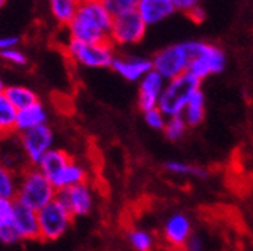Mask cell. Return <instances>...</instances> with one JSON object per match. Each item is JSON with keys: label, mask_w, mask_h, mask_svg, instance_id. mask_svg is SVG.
Wrapping results in <instances>:
<instances>
[{"label": "cell", "mask_w": 253, "mask_h": 251, "mask_svg": "<svg viewBox=\"0 0 253 251\" xmlns=\"http://www.w3.org/2000/svg\"><path fill=\"white\" fill-rule=\"evenodd\" d=\"M80 2H98V0H80Z\"/></svg>", "instance_id": "obj_39"}, {"label": "cell", "mask_w": 253, "mask_h": 251, "mask_svg": "<svg viewBox=\"0 0 253 251\" xmlns=\"http://www.w3.org/2000/svg\"><path fill=\"white\" fill-rule=\"evenodd\" d=\"M57 190L53 182L35 166H29L18 175V188L15 200L40 211L56 199Z\"/></svg>", "instance_id": "obj_2"}, {"label": "cell", "mask_w": 253, "mask_h": 251, "mask_svg": "<svg viewBox=\"0 0 253 251\" xmlns=\"http://www.w3.org/2000/svg\"><path fill=\"white\" fill-rule=\"evenodd\" d=\"M193 54V41H184L158 50L152 57V70L166 81L188 72L190 60Z\"/></svg>", "instance_id": "obj_4"}, {"label": "cell", "mask_w": 253, "mask_h": 251, "mask_svg": "<svg viewBox=\"0 0 253 251\" xmlns=\"http://www.w3.org/2000/svg\"><path fill=\"white\" fill-rule=\"evenodd\" d=\"M48 123V113L47 108L41 104H32L23 110L17 111V119H15V133L23 134L26 131L35 130L38 127Z\"/></svg>", "instance_id": "obj_17"}, {"label": "cell", "mask_w": 253, "mask_h": 251, "mask_svg": "<svg viewBox=\"0 0 253 251\" xmlns=\"http://www.w3.org/2000/svg\"><path fill=\"white\" fill-rule=\"evenodd\" d=\"M113 23L112 12L98 2H80L74 20L65 27L67 36L80 42H104L109 41Z\"/></svg>", "instance_id": "obj_1"}, {"label": "cell", "mask_w": 253, "mask_h": 251, "mask_svg": "<svg viewBox=\"0 0 253 251\" xmlns=\"http://www.w3.org/2000/svg\"><path fill=\"white\" fill-rule=\"evenodd\" d=\"M40 221V239L57 241L65 235L73 226L74 216L70 211L56 199L38 211Z\"/></svg>", "instance_id": "obj_8"}, {"label": "cell", "mask_w": 253, "mask_h": 251, "mask_svg": "<svg viewBox=\"0 0 253 251\" xmlns=\"http://www.w3.org/2000/svg\"><path fill=\"white\" fill-rule=\"evenodd\" d=\"M0 57H2L5 62L15 67H24L27 65V57L23 51H20L18 48H8L0 51Z\"/></svg>", "instance_id": "obj_32"}, {"label": "cell", "mask_w": 253, "mask_h": 251, "mask_svg": "<svg viewBox=\"0 0 253 251\" xmlns=\"http://www.w3.org/2000/svg\"><path fill=\"white\" fill-rule=\"evenodd\" d=\"M101 2L115 17V15H119L126 11H133L136 8L137 0H101Z\"/></svg>", "instance_id": "obj_31"}, {"label": "cell", "mask_w": 253, "mask_h": 251, "mask_svg": "<svg viewBox=\"0 0 253 251\" xmlns=\"http://www.w3.org/2000/svg\"><path fill=\"white\" fill-rule=\"evenodd\" d=\"M83 182H87V170L82 163L73 158L54 178L53 185L56 186L57 191H60V190H67V188H71Z\"/></svg>", "instance_id": "obj_18"}, {"label": "cell", "mask_w": 253, "mask_h": 251, "mask_svg": "<svg viewBox=\"0 0 253 251\" xmlns=\"http://www.w3.org/2000/svg\"><path fill=\"white\" fill-rule=\"evenodd\" d=\"M18 136L30 166L37 167L42 156L54 147V133L48 123Z\"/></svg>", "instance_id": "obj_9"}, {"label": "cell", "mask_w": 253, "mask_h": 251, "mask_svg": "<svg viewBox=\"0 0 253 251\" xmlns=\"http://www.w3.org/2000/svg\"><path fill=\"white\" fill-rule=\"evenodd\" d=\"M181 116L184 117L185 123L188 125V128L199 127V125L204 122V119H205V93L202 92V89H199L193 93Z\"/></svg>", "instance_id": "obj_20"}, {"label": "cell", "mask_w": 253, "mask_h": 251, "mask_svg": "<svg viewBox=\"0 0 253 251\" xmlns=\"http://www.w3.org/2000/svg\"><path fill=\"white\" fill-rule=\"evenodd\" d=\"M165 169L175 176H195L198 179H207L208 178V172L204 167L190 164L185 161L170 160V161L165 163Z\"/></svg>", "instance_id": "obj_25"}, {"label": "cell", "mask_w": 253, "mask_h": 251, "mask_svg": "<svg viewBox=\"0 0 253 251\" xmlns=\"http://www.w3.org/2000/svg\"><path fill=\"white\" fill-rule=\"evenodd\" d=\"M199 89H201V80L193 77L190 72H185L173 80H169L162 93L158 108L168 117L181 116L192 95Z\"/></svg>", "instance_id": "obj_5"}, {"label": "cell", "mask_w": 253, "mask_h": 251, "mask_svg": "<svg viewBox=\"0 0 253 251\" xmlns=\"http://www.w3.org/2000/svg\"><path fill=\"white\" fill-rule=\"evenodd\" d=\"M14 229L21 242L40 239V221L38 211L32 209L15 200L14 208Z\"/></svg>", "instance_id": "obj_15"}, {"label": "cell", "mask_w": 253, "mask_h": 251, "mask_svg": "<svg viewBox=\"0 0 253 251\" xmlns=\"http://www.w3.org/2000/svg\"><path fill=\"white\" fill-rule=\"evenodd\" d=\"M14 208L15 200L0 199V227L14 226Z\"/></svg>", "instance_id": "obj_29"}, {"label": "cell", "mask_w": 253, "mask_h": 251, "mask_svg": "<svg viewBox=\"0 0 253 251\" xmlns=\"http://www.w3.org/2000/svg\"><path fill=\"white\" fill-rule=\"evenodd\" d=\"M148 32V26L143 23L140 15L133 9L113 17L110 27L109 41L116 47H131L143 41Z\"/></svg>", "instance_id": "obj_7"}, {"label": "cell", "mask_w": 253, "mask_h": 251, "mask_svg": "<svg viewBox=\"0 0 253 251\" xmlns=\"http://www.w3.org/2000/svg\"><path fill=\"white\" fill-rule=\"evenodd\" d=\"M21 242L14 226L12 227H0V244H5V245H14Z\"/></svg>", "instance_id": "obj_33"}, {"label": "cell", "mask_w": 253, "mask_h": 251, "mask_svg": "<svg viewBox=\"0 0 253 251\" xmlns=\"http://www.w3.org/2000/svg\"><path fill=\"white\" fill-rule=\"evenodd\" d=\"M166 80L157 71H149L140 81H139V97L137 106L145 113L152 108L158 107L162 93L166 87Z\"/></svg>", "instance_id": "obj_13"}, {"label": "cell", "mask_w": 253, "mask_h": 251, "mask_svg": "<svg viewBox=\"0 0 253 251\" xmlns=\"http://www.w3.org/2000/svg\"><path fill=\"white\" fill-rule=\"evenodd\" d=\"M17 36H0V51L8 50V48H15L18 44Z\"/></svg>", "instance_id": "obj_35"}, {"label": "cell", "mask_w": 253, "mask_h": 251, "mask_svg": "<svg viewBox=\"0 0 253 251\" xmlns=\"http://www.w3.org/2000/svg\"><path fill=\"white\" fill-rule=\"evenodd\" d=\"M185 251H207L208 250V239L204 232L201 230H193L190 235L187 242L182 247Z\"/></svg>", "instance_id": "obj_30"}, {"label": "cell", "mask_w": 253, "mask_h": 251, "mask_svg": "<svg viewBox=\"0 0 253 251\" xmlns=\"http://www.w3.org/2000/svg\"><path fill=\"white\" fill-rule=\"evenodd\" d=\"M80 0H48L51 17L63 27H67L79 11Z\"/></svg>", "instance_id": "obj_22"}, {"label": "cell", "mask_w": 253, "mask_h": 251, "mask_svg": "<svg viewBox=\"0 0 253 251\" xmlns=\"http://www.w3.org/2000/svg\"><path fill=\"white\" fill-rule=\"evenodd\" d=\"M170 2L173 3L176 11H181L187 15L201 5V0H170Z\"/></svg>", "instance_id": "obj_34"}, {"label": "cell", "mask_w": 253, "mask_h": 251, "mask_svg": "<svg viewBox=\"0 0 253 251\" xmlns=\"http://www.w3.org/2000/svg\"><path fill=\"white\" fill-rule=\"evenodd\" d=\"M18 188V175L0 164V199L15 200Z\"/></svg>", "instance_id": "obj_26"}, {"label": "cell", "mask_w": 253, "mask_h": 251, "mask_svg": "<svg viewBox=\"0 0 253 251\" xmlns=\"http://www.w3.org/2000/svg\"><path fill=\"white\" fill-rule=\"evenodd\" d=\"M126 239L134 251H152L155 247V236L146 229H130L126 233Z\"/></svg>", "instance_id": "obj_24"}, {"label": "cell", "mask_w": 253, "mask_h": 251, "mask_svg": "<svg viewBox=\"0 0 253 251\" xmlns=\"http://www.w3.org/2000/svg\"><path fill=\"white\" fill-rule=\"evenodd\" d=\"M62 48L73 64L89 70L110 68L116 56L115 47L110 44V41L80 42L67 36V41L62 44Z\"/></svg>", "instance_id": "obj_3"}, {"label": "cell", "mask_w": 253, "mask_h": 251, "mask_svg": "<svg viewBox=\"0 0 253 251\" xmlns=\"http://www.w3.org/2000/svg\"><path fill=\"white\" fill-rule=\"evenodd\" d=\"M188 17L192 18L193 21H196V23H202L204 20H205V11L202 9V6L199 5L198 8H195L192 12L188 14Z\"/></svg>", "instance_id": "obj_36"}, {"label": "cell", "mask_w": 253, "mask_h": 251, "mask_svg": "<svg viewBox=\"0 0 253 251\" xmlns=\"http://www.w3.org/2000/svg\"><path fill=\"white\" fill-rule=\"evenodd\" d=\"M71 160H73V156L68 152H65L63 149L53 147L50 152H47L42 156L41 161L38 163L37 167L53 182L54 178L60 173V170L65 167Z\"/></svg>", "instance_id": "obj_19"}, {"label": "cell", "mask_w": 253, "mask_h": 251, "mask_svg": "<svg viewBox=\"0 0 253 251\" xmlns=\"http://www.w3.org/2000/svg\"><path fill=\"white\" fill-rule=\"evenodd\" d=\"M5 90H6V84H5V81L2 80V77H0V97L5 95Z\"/></svg>", "instance_id": "obj_37"}, {"label": "cell", "mask_w": 253, "mask_h": 251, "mask_svg": "<svg viewBox=\"0 0 253 251\" xmlns=\"http://www.w3.org/2000/svg\"><path fill=\"white\" fill-rule=\"evenodd\" d=\"M56 200L65 206L74 218L86 216L92 212L95 205L93 188L89 185V182H83L67 188V190L57 191Z\"/></svg>", "instance_id": "obj_10"}, {"label": "cell", "mask_w": 253, "mask_h": 251, "mask_svg": "<svg viewBox=\"0 0 253 251\" xmlns=\"http://www.w3.org/2000/svg\"><path fill=\"white\" fill-rule=\"evenodd\" d=\"M193 224L192 219L188 218L187 214L184 212H172L163 223L162 233L163 239L172 245V247H184L190 235L193 233Z\"/></svg>", "instance_id": "obj_14"}, {"label": "cell", "mask_w": 253, "mask_h": 251, "mask_svg": "<svg viewBox=\"0 0 253 251\" xmlns=\"http://www.w3.org/2000/svg\"><path fill=\"white\" fill-rule=\"evenodd\" d=\"M5 97L15 107L17 111L23 110V108H26V107H29L32 104L40 103V98H38L35 90H32L27 86H20V84L6 86Z\"/></svg>", "instance_id": "obj_21"}, {"label": "cell", "mask_w": 253, "mask_h": 251, "mask_svg": "<svg viewBox=\"0 0 253 251\" xmlns=\"http://www.w3.org/2000/svg\"><path fill=\"white\" fill-rule=\"evenodd\" d=\"M6 2H8V0H0V9H2L6 5Z\"/></svg>", "instance_id": "obj_38"}, {"label": "cell", "mask_w": 253, "mask_h": 251, "mask_svg": "<svg viewBox=\"0 0 253 251\" xmlns=\"http://www.w3.org/2000/svg\"><path fill=\"white\" fill-rule=\"evenodd\" d=\"M0 164H3L6 169L12 170L17 175H20L30 166L23 150L20 136L17 133L0 137Z\"/></svg>", "instance_id": "obj_12"}, {"label": "cell", "mask_w": 253, "mask_h": 251, "mask_svg": "<svg viewBox=\"0 0 253 251\" xmlns=\"http://www.w3.org/2000/svg\"><path fill=\"white\" fill-rule=\"evenodd\" d=\"M188 131V125L185 123L182 116H173V117H168V122L165 125L163 134L169 142H179L181 139L185 137Z\"/></svg>", "instance_id": "obj_27"}, {"label": "cell", "mask_w": 253, "mask_h": 251, "mask_svg": "<svg viewBox=\"0 0 253 251\" xmlns=\"http://www.w3.org/2000/svg\"><path fill=\"white\" fill-rule=\"evenodd\" d=\"M17 110L6 100L5 95L0 97V137L15 133Z\"/></svg>", "instance_id": "obj_23"}, {"label": "cell", "mask_w": 253, "mask_h": 251, "mask_svg": "<svg viewBox=\"0 0 253 251\" xmlns=\"http://www.w3.org/2000/svg\"><path fill=\"white\" fill-rule=\"evenodd\" d=\"M119 77L130 83H139L149 71H152V60L139 54H116L110 67Z\"/></svg>", "instance_id": "obj_11"}, {"label": "cell", "mask_w": 253, "mask_h": 251, "mask_svg": "<svg viewBox=\"0 0 253 251\" xmlns=\"http://www.w3.org/2000/svg\"><path fill=\"white\" fill-rule=\"evenodd\" d=\"M143 119H145V123L148 127L154 131H163L165 130V125L168 122V116L160 110V108H152L149 111H145L143 113Z\"/></svg>", "instance_id": "obj_28"}, {"label": "cell", "mask_w": 253, "mask_h": 251, "mask_svg": "<svg viewBox=\"0 0 253 251\" xmlns=\"http://www.w3.org/2000/svg\"><path fill=\"white\" fill-rule=\"evenodd\" d=\"M225 68L226 54L223 50L210 42L193 41V54L188 67L190 74L202 81L211 75L223 72Z\"/></svg>", "instance_id": "obj_6"}, {"label": "cell", "mask_w": 253, "mask_h": 251, "mask_svg": "<svg viewBox=\"0 0 253 251\" xmlns=\"http://www.w3.org/2000/svg\"><path fill=\"white\" fill-rule=\"evenodd\" d=\"M134 11L148 27L166 21L176 12L170 0H137Z\"/></svg>", "instance_id": "obj_16"}]
</instances>
